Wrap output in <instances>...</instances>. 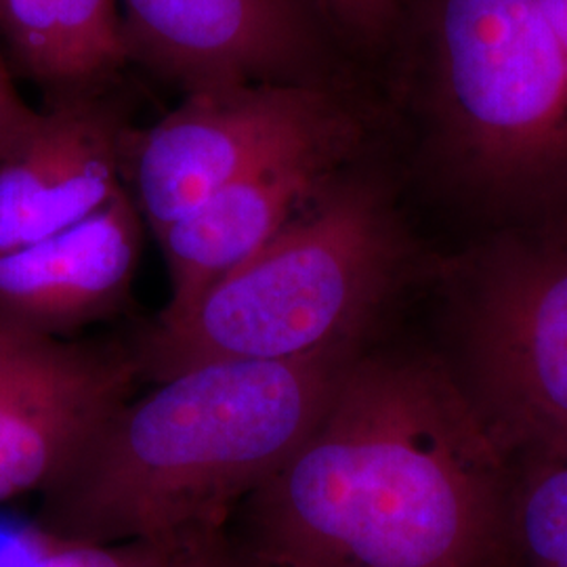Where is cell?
<instances>
[{
	"label": "cell",
	"mask_w": 567,
	"mask_h": 567,
	"mask_svg": "<svg viewBox=\"0 0 567 567\" xmlns=\"http://www.w3.org/2000/svg\"><path fill=\"white\" fill-rule=\"evenodd\" d=\"M508 475L446 365L362 349L227 534L259 567H507Z\"/></svg>",
	"instance_id": "6da1fadb"
},
{
	"label": "cell",
	"mask_w": 567,
	"mask_h": 567,
	"mask_svg": "<svg viewBox=\"0 0 567 567\" xmlns=\"http://www.w3.org/2000/svg\"><path fill=\"white\" fill-rule=\"evenodd\" d=\"M362 349L196 365L128 398L42 487L39 534L112 547L225 532L303 444Z\"/></svg>",
	"instance_id": "7a4b0ae2"
},
{
	"label": "cell",
	"mask_w": 567,
	"mask_h": 567,
	"mask_svg": "<svg viewBox=\"0 0 567 567\" xmlns=\"http://www.w3.org/2000/svg\"><path fill=\"white\" fill-rule=\"evenodd\" d=\"M404 259V236L379 185H332L185 313L147 328L135 344L142 377L158 383L196 365L365 347Z\"/></svg>",
	"instance_id": "3957f363"
},
{
	"label": "cell",
	"mask_w": 567,
	"mask_h": 567,
	"mask_svg": "<svg viewBox=\"0 0 567 567\" xmlns=\"http://www.w3.org/2000/svg\"><path fill=\"white\" fill-rule=\"evenodd\" d=\"M450 166L487 200L567 213V53L538 0H435Z\"/></svg>",
	"instance_id": "277c9868"
},
{
	"label": "cell",
	"mask_w": 567,
	"mask_h": 567,
	"mask_svg": "<svg viewBox=\"0 0 567 567\" xmlns=\"http://www.w3.org/2000/svg\"><path fill=\"white\" fill-rule=\"evenodd\" d=\"M468 288L466 395L508 456L567 452V234L494 246Z\"/></svg>",
	"instance_id": "5b68a950"
},
{
	"label": "cell",
	"mask_w": 567,
	"mask_h": 567,
	"mask_svg": "<svg viewBox=\"0 0 567 567\" xmlns=\"http://www.w3.org/2000/svg\"><path fill=\"white\" fill-rule=\"evenodd\" d=\"M341 107L299 82H250L192 91L135 147L137 208L154 234Z\"/></svg>",
	"instance_id": "8992f818"
},
{
	"label": "cell",
	"mask_w": 567,
	"mask_h": 567,
	"mask_svg": "<svg viewBox=\"0 0 567 567\" xmlns=\"http://www.w3.org/2000/svg\"><path fill=\"white\" fill-rule=\"evenodd\" d=\"M137 379L135 347L0 328V505L41 494Z\"/></svg>",
	"instance_id": "52a82bcc"
},
{
	"label": "cell",
	"mask_w": 567,
	"mask_h": 567,
	"mask_svg": "<svg viewBox=\"0 0 567 567\" xmlns=\"http://www.w3.org/2000/svg\"><path fill=\"white\" fill-rule=\"evenodd\" d=\"M353 140L355 126L341 110L158 234L171 278L161 320L185 313L210 286L264 250L299 206L318 196Z\"/></svg>",
	"instance_id": "ba28073f"
},
{
	"label": "cell",
	"mask_w": 567,
	"mask_h": 567,
	"mask_svg": "<svg viewBox=\"0 0 567 567\" xmlns=\"http://www.w3.org/2000/svg\"><path fill=\"white\" fill-rule=\"evenodd\" d=\"M122 2L131 39L189 91L295 82L311 49L295 0Z\"/></svg>",
	"instance_id": "9c48e42d"
},
{
	"label": "cell",
	"mask_w": 567,
	"mask_h": 567,
	"mask_svg": "<svg viewBox=\"0 0 567 567\" xmlns=\"http://www.w3.org/2000/svg\"><path fill=\"white\" fill-rule=\"evenodd\" d=\"M140 217L121 192L86 221L0 255V328L70 337L114 313L140 264Z\"/></svg>",
	"instance_id": "30bf717a"
},
{
	"label": "cell",
	"mask_w": 567,
	"mask_h": 567,
	"mask_svg": "<svg viewBox=\"0 0 567 567\" xmlns=\"http://www.w3.org/2000/svg\"><path fill=\"white\" fill-rule=\"evenodd\" d=\"M121 145L102 116L81 105L39 114L0 163V255L86 221L122 192Z\"/></svg>",
	"instance_id": "8fae6325"
},
{
	"label": "cell",
	"mask_w": 567,
	"mask_h": 567,
	"mask_svg": "<svg viewBox=\"0 0 567 567\" xmlns=\"http://www.w3.org/2000/svg\"><path fill=\"white\" fill-rule=\"evenodd\" d=\"M507 567H567V452L511 456Z\"/></svg>",
	"instance_id": "7c38bea8"
},
{
	"label": "cell",
	"mask_w": 567,
	"mask_h": 567,
	"mask_svg": "<svg viewBox=\"0 0 567 567\" xmlns=\"http://www.w3.org/2000/svg\"><path fill=\"white\" fill-rule=\"evenodd\" d=\"M0 28L34 74L58 82L55 0H0Z\"/></svg>",
	"instance_id": "4fadbf2b"
},
{
	"label": "cell",
	"mask_w": 567,
	"mask_h": 567,
	"mask_svg": "<svg viewBox=\"0 0 567 567\" xmlns=\"http://www.w3.org/2000/svg\"><path fill=\"white\" fill-rule=\"evenodd\" d=\"M330 18L349 32L364 39H377L400 16L404 0H316Z\"/></svg>",
	"instance_id": "5bb4252c"
},
{
	"label": "cell",
	"mask_w": 567,
	"mask_h": 567,
	"mask_svg": "<svg viewBox=\"0 0 567 567\" xmlns=\"http://www.w3.org/2000/svg\"><path fill=\"white\" fill-rule=\"evenodd\" d=\"M37 118L39 112L23 103L0 61V163L18 150Z\"/></svg>",
	"instance_id": "9a60e30c"
},
{
	"label": "cell",
	"mask_w": 567,
	"mask_h": 567,
	"mask_svg": "<svg viewBox=\"0 0 567 567\" xmlns=\"http://www.w3.org/2000/svg\"><path fill=\"white\" fill-rule=\"evenodd\" d=\"M179 567H259L236 547L227 529L200 538L185 555Z\"/></svg>",
	"instance_id": "2e32d148"
},
{
	"label": "cell",
	"mask_w": 567,
	"mask_h": 567,
	"mask_svg": "<svg viewBox=\"0 0 567 567\" xmlns=\"http://www.w3.org/2000/svg\"><path fill=\"white\" fill-rule=\"evenodd\" d=\"M567 53V0H538Z\"/></svg>",
	"instance_id": "e0dca14e"
}]
</instances>
